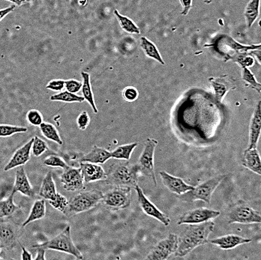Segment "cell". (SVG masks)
Returning a JSON list of instances; mask_svg holds the SVG:
<instances>
[{
  "mask_svg": "<svg viewBox=\"0 0 261 260\" xmlns=\"http://www.w3.org/2000/svg\"><path fill=\"white\" fill-rule=\"evenodd\" d=\"M47 250H57V251L64 252L68 254L72 255L76 259H83L82 253L79 250L76 245L73 242L71 236V227L70 226H66L60 234L57 235L55 237L49 240L48 242L37 245Z\"/></svg>",
  "mask_w": 261,
  "mask_h": 260,
  "instance_id": "277c9868",
  "label": "cell"
},
{
  "mask_svg": "<svg viewBox=\"0 0 261 260\" xmlns=\"http://www.w3.org/2000/svg\"><path fill=\"white\" fill-rule=\"evenodd\" d=\"M178 247V236L168 235V237L161 240L149 252L146 259L165 260L169 259L175 254Z\"/></svg>",
  "mask_w": 261,
  "mask_h": 260,
  "instance_id": "9c48e42d",
  "label": "cell"
},
{
  "mask_svg": "<svg viewBox=\"0 0 261 260\" xmlns=\"http://www.w3.org/2000/svg\"><path fill=\"white\" fill-rule=\"evenodd\" d=\"M14 9H15V5H13V6H11L10 7L0 10V21H1L7 14L12 12V11H14Z\"/></svg>",
  "mask_w": 261,
  "mask_h": 260,
  "instance_id": "7dc6e473",
  "label": "cell"
},
{
  "mask_svg": "<svg viewBox=\"0 0 261 260\" xmlns=\"http://www.w3.org/2000/svg\"><path fill=\"white\" fill-rule=\"evenodd\" d=\"M227 222L231 223L251 224L261 223V215L257 211L247 205L238 204L233 206L227 212Z\"/></svg>",
  "mask_w": 261,
  "mask_h": 260,
  "instance_id": "ba28073f",
  "label": "cell"
},
{
  "mask_svg": "<svg viewBox=\"0 0 261 260\" xmlns=\"http://www.w3.org/2000/svg\"><path fill=\"white\" fill-rule=\"evenodd\" d=\"M214 229L215 223L211 220L188 225L180 236H178V247L174 256L184 257L196 247L207 244L208 237Z\"/></svg>",
  "mask_w": 261,
  "mask_h": 260,
  "instance_id": "6da1fadb",
  "label": "cell"
},
{
  "mask_svg": "<svg viewBox=\"0 0 261 260\" xmlns=\"http://www.w3.org/2000/svg\"><path fill=\"white\" fill-rule=\"evenodd\" d=\"M65 81L63 80H53L47 85V89L54 91H61L65 87Z\"/></svg>",
  "mask_w": 261,
  "mask_h": 260,
  "instance_id": "ee69618b",
  "label": "cell"
},
{
  "mask_svg": "<svg viewBox=\"0 0 261 260\" xmlns=\"http://www.w3.org/2000/svg\"><path fill=\"white\" fill-rule=\"evenodd\" d=\"M114 14L117 16L119 23H120L122 28L125 30V32L128 33H136V34H140L141 31L138 26L133 23L132 20H130L128 17H124V16L121 15L118 12L117 10L114 11Z\"/></svg>",
  "mask_w": 261,
  "mask_h": 260,
  "instance_id": "836d02e7",
  "label": "cell"
},
{
  "mask_svg": "<svg viewBox=\"0 0 261 260\" xmlns=\"http://www.w3.org/2000/svg\"><path fill=\"white\" fill-rule=\"evenodd\" d=\"M260 0H251L245 9L244 15L248 27H251L260 13Z\"/></svg>",
  "mask_w": 261,
  "mask_h": 260,
  "instance_id": "d4e9b609",
  "label": "cell"
},
{
  "mask_svg": "<svg viewBox=\"0 0 261 260\" xmlns=\"http://www.w3.org/2000/svg\"><path fill=\"white\" fill-rule=\"evenodd\" d=\"M249 54L254 55L261 65V50H251Z\"/></svg>",
  "mask_w": 261,
  "mask_h": 260,
  "instance_id": "681fc988",
  "label": "cell"
},
{
  "mask_svg": "<svg viewBox=\"0 0 261 260\" xmlns=\"http://www.w3.org/2000/svg\"><path fill=\"white\" fill-rule=\"evenodd\" d=\"M34 247L36 249V252H37V255H36V257L34 258V260H45V249L39 247Z\"/></svg>",
  "mask_w": 261,
  "mask_h": 260,
  "instance_id": "bcb514c9",
  "label": "cell"
},
{
  "mask_svg": "<svg viewBox=\"0 0 261 260\" xmlns=\"http://www.w3.org/2000/svg\"><path fill=\"white\" fill-rule=\"evenodd\" d=\"M90 115H89V114L87 113V112H86V111H84V112H81V113L79 115V117H77V126H79L80 129L82 130V131H84V130L87 129V127L90 125Z\"/></svg>",
  "mask_w": 261,
  "mask_h": 260,
  "instance_id": "60d3db41",
  "label": "cell"
},
{
  "mask_svg": "<svg viewBox=\"0 0 261 260\" xmlns=\"http://www.w3.org/2000/svg\"><path fill=\"white\" fill-rule=\"evenodd\" d=\"M49 204L51 205L54 209L60 211L62 213L67 214V209H68V201L67 200L66 198L63 196V195L58 193L57 197L54 200L49 201Z\"/></svg>",
  "mask_w": 261,
  "mask_h": 260,
  "instance_id": "74e56055",
  "label": "cell"
},
{
  "mask_svg": "<svg viewBox=\"0 0 261 260\" xmlns=\"http://www.w3.org/2000/svg\"><path fill=\"white\" fill-rule=\"evenodd\" d=\"M140 167L138 164L115 162L110 166L104 182L114 186L134 187L138 185Z\"/></svg>",
  "mask_w": 261,
  "mask_h": 260,
  "instance_id": "7a4b0ae2",
  "label": "cell"
},
{
  "mask_svg": "<svg viewBox=\"0 0 261 260\" xmlns=\"http://www.w3.org/2000/svg\"><path fill=\"white\" fill-rule=\"evenodd\" d=\"M22 254L21 259L23 260H32L33 259V256H32L31 253L30 252L27 251V249L24 247L22 246Z\"/></svg>",
  "mask_w": 261,
  "mask_h": 260,
  "instance_id": "c3c4849f",
  "label": "cell"
},
{
  "mask_svg": "<svg viewBox=\"0 0 261 260\" xmlns=\"http://www.w3.org/2000/svg\"><path fill=\"white\" fill-rule=\"evenodd\" d=\"M122 95H123L125 101L132 102L138 98V92L137 91L136 89L133 88V87H128L124 90Z\"/></svg>",
  "mask_w": 261,
  "mask_h": 260,
  "instance_id": "7bdbcfd3",
  "label": "cell"
},
{
  "mask_svg": "<svg viewBox=\"0 0 261 260\" xmlns=\"http://www.w3.org/2000/svg\"><path fill=\"white\" fill-rule=\"evenodd\" d=\"M251 239H246L238 235L230 234L208 241V243L216 245L222 250H231L240 245L250 243Z\"/></svg>",
  "mask_w": 261,
  "mask_h": 260,
  "instance_id": "2e32d148",
  "label": "cell"
},
{
  "mask_svg": "<svg viewBox=\"0 0 261 260\" xmlns=\"http://www.w3.org/2000/svg\"><path fill=\"white\" fill-rule=\"evenodd\" d=\"M111 158V152L106 149L94 146L88 153L81 158V162H90L92 164H105Z\"/></svg>",
  "mask_w": 261,
  "mask_h": 260,
  "instance_id": "44dd1931",
  "label": "cell"
},
{
  "mask_svg": "<svg viewBox=\"0 0 261 260\" xmlns=\"http://www.w3.org/2000/svg\"><path fill=\"white\" fill-rule=\"evenodd\" d=\"M135 191H136L137 194H138V204H139L140 207L142 209L143 212H144L148 216L154 218V219L159 220L161 223H163L165 226H169L170 220L169 217L166 214L162 212V211L159 210L156 207V206L154 205L146 196L141 189V187L138 185L135 186Z\"/></svg>",
  "mask_w": 261,
  "mask_h": 260,
  "instance_id": "8fae6325",
  "label": "cell"
},
{
  "mask_svg": "<svg viewBox=\"0 0 261 260\" xmlns=\"http://www.w3.org/2000/svg\"><path fill=\"white\" fill-rule=\"evenodd\" d=\"M17 243V236L9 223H0V245L7 249H12Z\"/></svg>",
  "mask_w": 261,
  "mask_h": 260,
  "instance_id": "7402d4cb",
  "label": "cell"
},
{
  "mask_svg": "<svg viewBox=\"0 0 261 260\" xmlns=\"http://www.w3.org/2000/svg\"><path fill=\"white\" fill-rule=\"evenodd\" d=\"M39 194L43 199L49 201L54 200L58 195L51 172H47L43 179Z\"/></svg>",
  "mask_w": 261,
  "mask_h": 260,
  "instance_id": "603a6c76",
  "label": "cell"
},
{
  "mask_svg": "<svg viewBox=\"0 0 261 260\" xmlns=\"http://www.w3.org/2000/svg\"><path fill=\"white\" fill-rule=\"evenodd\" d=\"M46 215V203L45 199H39L34 203L30 211V215L27 220L22 224V227H25L32 222L41 220L45 217Z\"/></svg>",
  "mask_w": 261,
  "mask_h": 260,
  "instance_id": "cb8c5ba5",
  "label": "cell"
},
{
  "mask_svg": "<svg viewBox=\"0 0 261 260\" xmlns=\"http://www.w3.org/2000/svg\"><path fill=\"white\" fill-rule=\"evenodd\" d=\"M212 1H213V0H204L205 3H212Z\"/></svg>",
  "mask_w": 261,
  "mask_h": 260,
  "instance_id": "816d5d0a",
  "label": "cell"
},
{
  "mask_svg": "<svg viewBox=\"0 0 261 260\" xmlns=\"http://www.w3.org/2000/svg\"><path fill=\"white\" fill-rule=\"evenodd\" d=\"M242 165L254 174L261 176V157L257 148H248L245 150Z\"/></svg>",
  "mask_w": 261,
  "mask_h": 260,
  "instance_id": "d6986e66",
  "label": "cell"
},
{
  "mask_svg": "<svg viewBox=\"0 0 261 260\" xmlns=\"http://www.w3.org/2000/svg\"><path fill=\"white\" fill-rule=\"evenodd\" d=\"M65 87L67 91L71 93H79L82 88V83L74 80H69L65 81Z\"/></svg>",
  "mask_w": 261,
  "mask_h": 260,
  "instance_id": "b9f144b4",
  "label": "cell"
},
{
  "mask_svg": "<svg viewBox=\"0 0 261 260\" xmlns=\"http://www.w3.org/2000/svg\"><path fill=\"white\" fill-rule=\"evenodd\" d=\"M32 146V152L36 157L41 156L46 151L48 150L47 142L39 137H35Z\"/></svg>",
  "mask_w": 261,
  "mask_h": 260,
  "instance_id": "8d00e7d4",
  "label": "cell"
},
{
  "mask_svg": "<svg viewBox=\"0 0 261 260\" xmlns=\"http://www.w3.org/2000/svg\"><path fill=\"white\" fill-rule=\"evenodd\" d=\"M8 1L12 2V3H13L16 6H22V5L30 3L32 0H8Z\"/></svg>",
  "mask_w": 261,
  "mask_h": 260,
  "instance_id": "f907efd6",
  "label": "cell"
},
{
  "mask_svg": "<svg viewBox=\"0 0 261 260\" xmlns=\"http://www.w3.org/2000/svg\"><path fill=\"white\" fill-rule=\"evenodd\" d=\"M157 145L156 139L153 138H147L145 142L144 150L138 160V166H139L141 174L151 179L155 186L157 185V181L155 178V167H154V155H155Z\"/></svg>",
  "mask_w": 261,
  "mask_h": 260,
  "instance_id": "52a82bcc",
  "label": "cell"
},
{
  "mask_svg": "<svg viewBox=\"0 0 261 260\" xmlns=\"http://www.w3.org/2000/svg\"><path fill=\"white\" fill-rule=\"evenodd\" d=\"M40 129H41L43 135L47 139H50L53 142H55L56 143L59 144V145H63V142L61 137H60V134H59L57 128L52 124L43 123L40 125Z\"/></svg>",
  "mask_w": 261,
  "mask_h": 260,
  "instance_id": "f546056e",
  "label": "cell"
},
{
  "mask_svg": "<svg viewBox=\"0 0 261 260\" xmlns=\"http://www.w3.org/2000/svg\"><path fill=\"white\" fill-rule=\"evenodd\" d=\"M129 187L115 186V188L103 194L101 203L108 210L118 211L126 209L130 205Z\"/></svg>",
  "mask_w": 261,
  "mask_h": 260,
  "instance_id": "8992f818",
  "label": "cell"
},
{
  "mask_svg": "<svg viewBox=\"0 0 261 260\" xmlns=\"http://www.w3.org/2000/svg\"><path fill=\"white\" fill-rule=\"evenodd\" d=\"M33 140H34V138L29 140L25 145L14 152L10 161L5 166V171L11 170L17 166H23L30 161V158H31V150Z\"/></svg>",
  "mask_w": 261,
  "mask_h": 260,
  "instance_id": "9a60e30c",
  "label": "cell"
},
{
  "mask_svg": "<svg viewBox=\"0 0 261 260\" xmlns=\"http://www.w3.org/2000/svg\"><path fill=\"white\" fill-rule=\"evenodd\" d=\"M26 127L14 126L11 125H0V137H8L16 134L26 133Z\"/></svg>",
  "mask_w": 261,
  "mask_h": 260,
  "instance_id": "e575fe53",
  "label": "cell"
},
{
  "mask_svg": "<svg viewBox=\"0 0 261 260\" xmlns=\"http://www.w3.org/2000/svg\"><path fill=\"white\" fill-rule=\"evenodd\" d=\"M43 164L46 165V166H53V167H61L64 169L68 166L63 158L54 155L47 157L43 161Z\"/></svg>",
  "mask_w": 261,
  "mask_h": 260,
  "instance_id": "f35d334b",
  "label": "cell"
},
{
  "mask_svg": "<svg viewBox=\"0 0 261 260\" xmlns=\"http://www.w3.org/2000/svg\"><path fill=\"white\" fill-rule=\"evenodd\" d=\"M12 192L15 193L17 192H20L22 194L30 198L35 196L34 190L29 181L24 168L22 166L16 172L15 180H14Z\"/></svg>",
  "mask_w": 261,
  "mask_h": 260,
  "instance_id": "ac0fdd59",
  "label": "cell"
},
{
  "mask_svg": "<svg viewBox=\"0 0 261 260\" xmlns=\"http://www.w3.org/2000/svg\"><path fill=\"white\" fill-rule=\"evenodd\" d=\"M138 142H133V143L125 144V145L118 147L116 150L111 152V158L128 161L132 156V152L138 147Z\"/></svg>",
  "mask_w": 261,
  "mask_h": 260,
  "instance_id": "4316f807",
  "label": "cell"
},
{
  "mask_svg": "<svg viewBox=\"0 0 261 260\" xmlns=\"http://www.w3.org/2000/svg\"><path fill=\"white\" fill-rule=\"evenodd\" d=\"M227 60H231L242 68H249L254 65V60L247 53H235L233 55H228Z\"/></svg>",
  "mask_w": 261,
  "mask_h": 260,
  "instance_id": "1f68e13d",
  "label": "cell"
},
{
  "mask_svg": "<svg viewBox=\"0 0 261 260\" xmlns=\"http://www.w3.org/2000/svg\"><path fill=\"white\" fill-rule=\"evenodd\" d=\"M15 193L12 191L10 196L4 200L0 201V218L9 217L15 213L20 208L14 203V196Z\"/></svg>",
  "mask_w": 261,
  "mask_h": 260,
  "instance_id": "f1b7e54d",
  "label": "cell"
},
{
  "mask_svg": "<svg viewBox=\"0 0 261 260\" xmlns=\"http://www.w3.org/2000/svg\"><path fill=\"white\" fill-rule=\"evenodd\" d=\"M192 0H180L181 5H182L183 9H184V10L182 12V14L186 15V14L189 13V10L192 8Z\"/></svg>",
  "mask_w": 261,
  "mask_h": 260,
  "instance_id": "f6af8a7d",
  "label": "cell"
},
{
  "mask_svg": "<svg viewBox=\"0 0 261 260\" xmlns=\"http://www.w3.org/2000/svg\"><path fill=\"white\" fill-rule=\"evenodd\" d=\"M27 119L29 123L34 126H40L43 122V117L41 112L37 110H31L27 114Z\"/></svg>",
  "mask_w": 261,
  "mask_h": 260,
  "instance_id": "ab89813d",
  "label": "cell"
},
{
  "mask_svg": "<svg viewBox=\"0 0 261 260\" xmlns=\"http://www.w3.org/2000/svg\"><path fill=\"white\" fill-rule=\"evenodd\" d=\"M141 46L146 55L156 60V61L160 63L161 64L165 65V63H164L163 60H162V56H161L157 47H155L153 43L148 40L146 38L142 37L141 39Z\"/></svg>",
  "mask_w": 261,
  "mask_h": 260,
  "instance_id": "4dcf8cb0",
  "label": "cell"
},
{
  "mask_svg": "<svg viewBox=\"0 0 261 260\" xmlns=\"http://www.w3.org/2000/svg\"><path fill=\"white\" fill-rule=\"evenodd\" d=\"M84 100H85L84 97L77 96L75 93H70L67 90L50 97V101H63L66 103H81L84 101Z\"/></svg>",
  "mask_w": 261,
  "mask_h": 260,
  "instance_id": "d6a6232c",
  "label": "cell"
},
{
  "mask_svg": "<svg viewBox=\"0 0 261 260\" xmlns=\"http://www.w3.org/2000/svg\"><path fill=\"white\" fill-rule=\"evenodd\" d=\"M261 134V101L256 105L251 115L249 127V143L248 149L257 148Z\"/></svg>",
  "mask_w": 261,
  "mask_h": 260,
  "instance_id": "5bb4252c",
  "label": "cell"
},
{
  "mask_svg": "<svg viewBox=\"0 0 261 260\" xmlns=\"http://www.w3.org/2000/svg\"><path fill=\"white\" fill-rule=\"evenodd\" d=\"M224 47H230L235 53H247L249 50H261V44L258 45L243 46L233 40L231 37L226 36L222 40Z\"/></svg>",
  "mask_w": 261,
  "mask_h": 260,
  "instance_id": "83f0119b",
  "label": "cell"
},
{
  "mask_svg": "<svg viewBox=\"0 0 261 260\" xmlns=\"http://www.w3.org/2000/svg\"><path fill=\"white\" fill-rule=\"evenodd\" d=\"M226 77H227L224 76V77H217V78L212 77L209 79V81L214 90L216 101L219 103H222L224 96L230 90L236 89L235 85Z\"/></svg>",
  "mask_w": 261,
  "mask_h": 260,
  "instance_id": "ffe728a7",
  "label": "cell"
},
{
  "mask_svg": "<svg viewBox=\"0 0 261 260\" xmlns=\"http://www.w3.org/2000/svg\"><path fill=\"white\" fill-rule=\"evenodd\" d=\"M81 74H82L83 80H84L82 84L83 95H84L86 101H87V102L91 106L94 112L97 113L98 111L96 105H95V101H94L93 93H92L91 84H90V74L86 72H82Z\"/></svg>",
  "mask_w": 261,
  "mask_h": 260,
  "instance_id": "484cf974",
  "label": "cell"
},
{
  "mask_svg": "<svg viewBox=\"0 0 261 260\" xmlns=\"http://www.w3.org/2000/svg\"><path fill=\"white\" fill-rule=\"evenodd\" d=\"M103 194L99 190L81 192L68 201L67 212L71 215H77L93 209L101 203Z\"/></svg>",
  "mask_w": 261,
  "mask_h": 260,
  "instance_id": "5b68a950",
  "label": "cell"
},
{
  "mask_svg": "<svg viewBox=\"0 0 261 260\" xmlns=\"http://www.w3.org/2000/svg\"><path fill=\"white\" fill-rule=\"evenodd\" d=\"M164 185L172 193L176 195H182L186 192L193 189L194 186L188 185L184 180L178 177H173L165 171L159 172Z\"/></svg>",
  "mask_w": 261,
  "mask_h": 260,
  "instance_id": "4fadbf2b",
  "label": "cell"
},
{
  "mask_svg": "<svg viewBox=\"0 0 261 260\" xmlns=\"http://www.w3.org/2000/svg\"><path fill=\"white\" fill-rule=\"evenodd\" d=\"M219 211L213 210L206 208H199L188 211L179 217L177 224H198L215 219L220 216Z\"/></svg>",
  "mask_w": 261,
  "mask_h": 260,
  "instance_id": "30bf717a",
  "label": "cell"
},
{
  "mask_svg": "<svg viewBox=\"0 0 261 260\" xmlns=\"http://www.w3.org/2000/svg\"><path fill=\"white\" fill-rule=\"evenodd\" d=\"M81 169L86 183L105 181L107 178V172L100 165L90 162H81Z\"/></svg>",
  "mask_w": 261,
  "mask_h": 260,
  "instance_id": "e0dca14e",
  "label": "cell"
},
{
  "mask_svg": "<svg viewBox=\"0 0 261 260\" xmlns=\"http://www.w3.org/2000/svg\"><path fill=\"white\" fill-rule=\"evenodd\" d=\"M227 177V175H220L213 177L203 182L197 186L194 187L193 189L179 195V199L184 202H194L201 200L206 204L211 203L212 195L216 188L222 183V181Z\"/></svg>",
  "mask_w": 261,
  "mask_h": 260,
  "instance_id": "3957f363",
  "label": "cell"
},
{
  "mask_svg": "<svg viewBox=\"0 0 261 260\" xmlns=\"http://www.w3.org/2000/svg\"><path fill=\"white\" fill-rule=\"evenodd\" d=\"M60 180L65 191H75L84 188V177L81 167L68 166L60 177Z\"/></svg>",
  "mask_w": 261,
  "mask_h": 260,
  "instance_id": "7c38bea8",
  "label": "cell"
},
{
  "mask_svg": "<svg viewBox=\"0 0 261 260\" xmlns=\"http://www.w3.org/2000/svg\"><path fill=\"white\" fill-rule=\"evenodd\" d=\"M242 77L245 82H247L248 86L251 87L254 89L256 91L260 93L261 92V84L256 80L254 77V74L248 69V68H242Z\"/></svg>",
  "mask_w": 261,
  "mask_h": 260,
  "instance_id": "d590c367",
  "label": "cell"
}]
</instances>
